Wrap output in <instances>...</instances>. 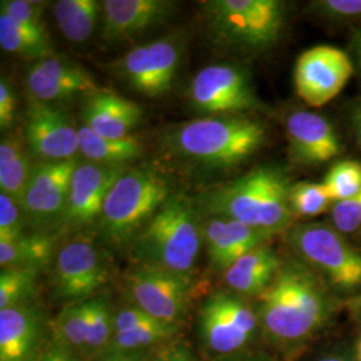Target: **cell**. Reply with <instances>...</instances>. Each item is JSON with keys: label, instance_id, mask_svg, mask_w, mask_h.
<instances>
[{"label": "cell", "instance_id": "cell-45", "mask_svg": "<svg viewBox=\"0 0 361 361\" xmlns=\"http://www.w3.org/2000/svg\"><path fill=\"white\" fill-rule=\"evenodd\" d=\"M217 361H269L265 360L264 357L259 356H241V355H235L231 357H225V359H219Z\"/></svg>", "mask_w": 361, "mask_h": 361}, {"label": "cell", "instance_id": "cell-12", "mask_svg": "<svg viewBox=\"0 0 361 361\" xmlns=\"http://www.w3.org/2000/svg\"><path fill=\"white\" fill-rule=\"evenodd\" d=\"M109 279V265L92 243L74 240L62 246L54 261L52 284L59 300L77 304L90 300Z\"/></svg>", "mask_w": 361, "mask_h": 361}, {"label": "cell", "instance_id": "cell-49", "mask_svg": "<svg viewBox=\"0 0 361 361\" xmlns=\"http://www.w3.org/2000/svg\"><path fill=\"white\" fill-rule=\"evenodd\" d=\"M360 233H361V231H360Z\"/></svg>", "mask_w": 361, "mask_h": 361}, {"label": "cell", "instance_id": "cell-36", "mask_svg": "<svg viewBox=\"0 0 361 361\" xmlns=\"http://www.w3.org/2000/svg\"><path fill=\"white\" fill-rule=\"evenodd\" d=\"M25 222L20 204L10 195L0 193V243H8L23 235Z\"/></svg>", "mask_w": 361, "mask_h": 361}, {"label": "cell", "instance_id": "cell-20", "mask_svg": "<svg viewBox=\"0 0 361 361\" xmlns=\"http://www.w3.org/2000/svg\"><path fill=\"white\" fill-rule=\"evenodd\" d=\"M202 233L209 261L216 271L222 273L246 253L265 245L273 237L240 221L225 217L207 219Z\"/></svg>", "mask_w": 361, "mask_h": 361}, {"label": "cell", "instance_id": "cell-11", "mask_svg": "<svg viewBox=\"0 0 361 361\" xmlns=\"http://www.w3.org/2000/svg\"><path fill=\"white\" fill-rule=\"evenodd\" d=\"M189 97L197 110L213 116L235 114L259 104L249 74L233 65L207 66L200 70L192 80Z\"/></svg>", "mask_w": 361, "mask_h": 361}, {"label": "cell", "instance_id": "cell-2", "mask_svg": "<svg viewBox=\"0 0 361 361\" xmlns=\"http://www.w3.org/2000/svg\"><path fill=\"white\" fill-rule=\"evenodd\" d=\"M290 188L281 169L259 166L204 194L195 202L210 217L235 219L274 235L293 226Z\"/></svg>", "mask_w": 361, "mask_h": 361}, {"label": "cell", "instance_id": "cell-19", "mask_svg": "<svg viewBox=\"0 0 361 361\" xmlns=\"http://www.w3.org/2000/svg\"><path fill=\"white\" fill-rule=\"evenodd\" d=\"M292 158L304 165L325 164L341 154L343 146L331 122L320 114L298 110L286 119Z\"/></svg>", "mask_w": 361, "mask_h": 361}, {"label": "cell", "instance_id": "cell-35", "mask_svg": "<svg viewBox=\"0 0 361 361\" xmlns=\"http://www.w3.org/2000/svg\"><path fill=\"white\" fill-rule=\"evenodd\" d=\"M47 3L31 0H1L0 13L8 16L16 25L40 37L50 38L44 23Z\"/></svg>", "mask_w": 361, "mask_h": 361}, {"label": "cell", "instance_id": "cell-32", "mask_svg": "<svg viewBox=\"0 0 361 361\" xmlns=\"http://www.w3.org/2000/svg\"><path fill=\"white\" fill-rule=\"evenodd\" d=\"M322 183L334 204L355 197L361 192V162H337L329 169Z\"/></svg>", "mask_w": 361, "mask_h": 361}, {"label": "cell", "instance_id": "cell-10", "mask_svg": "<svg viewBox=\"0 0 361 361\" xmlns=\"http://www.w3.org/2000/svg\"><path fill=\"white\" fill-rule=\"evenodd\" d=\"M192 277L147 264H137L126 274L133 305L162 323L180 325L192 302Z\"/></svg>", "mask_w": 361, "mask_h": 361}, {"label": "cell", "instance_id": "cell-21", "mask_svg": "<svg viewBox=\"0 0 361 361\" xmlns=\"http://www.w3.org/2000/svg\"><path fill=\"white\" fill-rule=\"evenodd\" d=\"M82 123L97 134L107 138L129 137L141 118L142 109L140 104L121 97L114 91H94L80 109Z\"/></svg>", "mask_w": 361, "mask_h": 361}, {"label": "cell", "instance_id": "cell-6", "mask_svg": "<svg viewBox=\"0 0 361 361\" xmlns=\"http://www.w3.org/2000/svg\"><path fill=\"white\" fill-rule=\"evenodd\" d=\"M204 10L217 43L247 51L271 47L286 19V4L280 0H210Z\"/></svg>", "mask_w": 361, "mask_h": 361}, {"label": "cell", "instance_id": "cell-26", "mask_svg": "<svg viewBox=\"0 0 361 361\" xmlns=\"http://www.w3.org/2000/svg\"><path fill=\"white\" fill-rule=\"evenodd\" d=\"M55 237L44 232L28 233L0 243V265L6 268H31L40 271L54 256Z\"/></svg>", "mask_w": 361, "mask_h": 361}, {"label": "cell", "instance_id": "cell-30", "mask_svg": "<svg viewBox=\"0 0 361 361\" xmlns=\"http://www.w3.org/2000/svg\"><path fill=\"white\" fill-rule=\"evenodd\" d=\"M0 46L6 52L37 62L54 55L51 38L40 37L0 13Z\"/></svg>", "mask_w": 361, "mask_h": 361}, {"label": "cell", "instance_id": "cell-7", "mask_svg": "<svg viewBox=\"0 0 361 361\" xmlns=\"http://www.w3.org/2000/svg\"><path fill=\"white\" fill-rule=\"evenodd\" d=\"M286 243L336 293L352 296L361 290V252L332 225L297 224L286 233Z\"/></svg>", "mask_w": 361, "mask_h": 361}, {"label": "cell", "instance_id": "cell-18", "mask_svg": "<svg viewBox=\"0 0 361 361\" xmlns=\"http://www.w3.org/2000/svg\"><path fill=\"white\" fill-rule=\"evenodd\" d=\"M176 8L169 0H104L101 38L109 43L125 42L166 22Z\"/></svg>", "mask_w": 361, "mask_h": 361}, {"label": "cell", "instance_id": "cell-39", "mask_svg": "<svg viewBox=\"0 0 361 361\" xmlns=\"http://www.w3.org/2000/svg\"><path fill=\"white\" fill-rule=\"evenodd\" d=\"M18 104L16 91L8 78L0 80V128L8 130L13 126L15 110Z\"/></svg>", "mask_w": 361, "mask_h": 361}, {"label": "cell", "instance_id": "cell-25", "mask_svg": "<svg viewBox=\"0 0 361 361\" xmlns=\"http://www.w3.org/2000/svg\"><path fill=\"white\" fill-rule=\"evenodd\" d=\"M78 133L79 152L87 162L107 166H125L129 161L138 158L142 152V145L133 135L119 140L107 138L97 134L83 123L78 126Z\"/></svg>", "mask_w": 361, "mask_h": 361}, {"label": "cell", "instance_id": "cell-44", "mask_svg": "<svg viewBox=\"0 0 361 361\" xmlns=\"http://www.w3.org/2000/svg\"><path fill=\"white\" fill-rule=\"evenodd\" d=\"M352 125H353V131H355L357 143H359V146L361 147V106H359V107L353 111Z\"/></svg>", "mask_w": 361, "mask_h": 361}, {"label": "cell", "instance_id": "cell-40", "mask_svg": "<svg viewBox=\"0 0 361 361\" xmlns=\"http://www.w3.org/2000/svg\"><path fill=\"white\" fill-rule=\"evenodd\" d=\"M152 361H197L193 352L183 343H171L158 350Z\"/></svg>", "mask_w": 361, "mask_h": 361}, {"label": "cell", "instance_id": "cell-42", "mask_svg": "<svg viewBox=\"0 0 361 361\" xmlns=\"http://www.w3.org/2000/svg\"><path fill=\"white\" fill-rule=\"evenodd\" d=\"M35 361H79L77 355L70 352L68 349L63 348L54 343L47 350L39 355L38 359Z\"/></svg>", "mask_w": 361, "mask_h": 361}, {"label": "cell", "instance_id": "cell-41", "mask_svg": "<svg viewBox=\"0 0 361 361\" xmlns=\"http://www.w3.org/2000/svg\"><path fill=\"white\" fill-rule=\"evenodd\" d=\"M314 361H359L356 356V349L353 347L340 345L331 349L319 356Z\"/></svg>", "mask_w": 361, "mask_h": 361}, {"label": "cell", "instance_id": "cell-5", "mask_svg": "<svg viewBox=\"0 0 361 361\" xmlns=\"http://www.w3.org/2000/svg\"><path fill=\"white\" fill-rule=\"evenodd\" d=\"M169 195L166 180L153 170L126 169L106 197L98 219L102 234L114 245L134 241Z\"/></svg>", "mask_w": 361, "mask_h": 361}, {"label": "cell", "instance_id": "cell-15", "mask_svg": "<svg viewBox=\"0 0 361 361\" xmlns=\"http://www.w3.org/2000/svg\"><path fill=\"white\" fill-rule=\"evenodd\" d=\"M77 159L35 164L20 207L25 219L35 228L63 221L66 204Z\"/></svg>", "mask_w": 361, "mask_h": 361}, {"label": "cell", "instance_id": "cell-16", "mask_svg": "<svg viewBox=\"0 0 361 361\" xmlns=\"http://www.w3.org/2000/svg\"><path fill=\"white\" fill-rule=\"evenodd\" d=\"M25 142L42 162L77 159L79 133L71 116L56 104H31L25 123Z\"/></svg>", "mask_w": 361, "mask_h": 361}, {"label": "cell", "instance_id": "cell-47", "mask_svg": "<svg viewBox=\"0 0 361 361\" xmlns=\"http://www.w3.org/2000/svg\"><path fill=\"white\" fill-rule=\"evenodd\" d=\"M353 310L356 312L357 317L361 320V292L360 295L353 300Z\"/></svg>", "mask_w": 361, "mask_h": 361}, {"label": "cell", "instance_id": "cell-29", "mask_svg": "<svg viewBox=\"0 0 361 361\" xmlns=\"http://www.w3.org/2000/svg\"><path fill=\"white\" fill-rule=\"evenodd\" d=\"M90 300L70 304L54 323L55 344L68 349L74 355H85L89 336Z\"/></svg>", "mask_w": 361, "mask_h": 361}, {"label": "cell", "instance_id": "cell-31", "mask_svg": "<svg viewBox=\"0 0 361 361\" xmlns=\"http://www.w3.org/2000/svg\"><path fill=\"white\" fill-rule=\"evenodd\" d=\"M114 316L107 298H90V319L89 336L85 356L102 357L109 353L114 337Z\"/></svg>", "mask_w": 361, "mask_h": 361}, {"label": "cell", "instance_id": "cell-34", "mask_svg": "<svg viewBox=\"0 0 361 361\" xmlns=\"http://www.w3.org/2000/svg\"><path fill=\"white\" fill-rule=\"evenodd\" d=\"M289 204L295 217H316L334 205L323 183L297 182L289 192Z\"/></svg>", "mask_w": 361, "mask_h": 361}, {"label": "cell", "instance_id": "cell-38", "mask_svg": "<svg viewBox=\"0 0 361 361\" xmlns=\"http://www.w3.org/2000/svg\"><path fill=\"white\" fill-rule=\"evenodd\" d=\"M314 13L329 20H360L361 0H319L312 3Z\"/></svg>", "mask_w": 361, "mask_h": 361}, {"label": "cell", "instance_id": "cell-8", "mask_svg": "<svg viewBox=\"0 0 361 361\" xmlns=\"http://www.w3.org/2000/svg\"><path fill=\"white\" fill-rule=\"evenodd\" d=\"M197 329L202 349L217 360L240 355L261 331L253 305L232 290L209 295L198 312Z\"/></svg>", "mask_w": 361, "mask_h": 361}, {"label": "cell", "instance_id": "cell-48", "mask_svg": "<svg viewBox=\"0 0 361 361\" xmlns=\"http://www.w3.org/2000/svg\"><path fill=\"white\" fill-rule=\"evenodd\" d=\"M355 349H356V356H357V360L361 361V337L360 340L357 341V344H356Z\"/></svg>", "mask_w": 361, "mask_h": 361}, {"label": "cell", "instance_id": "cell-4", "mask_svg": "<svg viewBox=\"0 0 361 361\" xmlns=\"http://www.w3.org/2000/svg\"><path fill=\"white\" fill-rule=\"evenodd\" d=\"M267 141V128L245 116L198 118L183 123L170 135L178 154L210 168H232L246 161Z\"/></svg>", "mask_w": 361, "mask_h": 361}, {"label": "cell", "instance_id": "cell-24", "mask_svg": "<svg viewBox=\"0 0 361 361\" xmlns=\"http://www.w3.org/2000/svg\"><path fill=\"white\" fill-rule=\"evenodd\" d=\"M26 142L16 135H6L0 142V190L19 204L35 164Z\"/></svg>", "mask_w": 361, "mask_h": 361}, {"label": "cell", "instance_id": "cell-46", "mask_svg": "<svg viewBox=\"0 0 361 361\" xmlns=\"http://www.w3.org/2000/svg\"><path fill=\"white\" fill-rule=\"evenodd\" d=\"M353 47H355V51L356 55L359 58V62L361 65V28L357 30V32L355 34V38H353Z\"/></svg>", "mask_w": 361, "mask_h": 361}, {"label": "cell", "instance_id": "cell-17", "mask_svg": "<svg viewBox=\"0 0 361 361\" xmlns=\"http://www.w3.org/2000/svg\"><path fill=\"white\" fill-rule=\"evenodd\" d=\"M125 171V166L78 162L66 204V224L83 226L99 219L107 194Z\"/></svg>", "mask_w": 361, "mask_h": 361}, {"label": "cell", "instance_id": "cell-1", "mask_svg": "<svg viewBox=\"0 0 361 361\" xmlns=\"http://www.w3.org/2000/svg\"><path fill=\"white\" fill-rule=\"evenodd\" d=\"M323 279L305 262H283L253 308L261 332L274 347L296 349L317 335L334 314Z\"/></svg>", "mask_w": 361, "mask_h": 361}, {"label": "cell", "instance_id": "cell-23", "mask_svg": "<svg viewBox=\"0 0 361 361\" xmlns=\"http://www.w3.org/2000/svg\"><path fill=\"white\" fill-rule=\"evenodd\" d=\"M283 265L271 246L261 245L237 259L224 273L229 290L243 297L259 296L276 277Z\"/></svg>", "mask_w": 361, "mask_h": 361}, {"label": "cell", "instance_id": "cell-37", "mask_svg": "<svg viewBox=\"0 0 361 361\" xmlns=\"http://www.w3.org/2000/svg\"><path fill=\"white\" fill-rule=\"evenodd\" d=\"M331 225L344 235L361 231V192L332 205Z\"/></svg>", "mask_w": 361, "mask_h": 361}, {"label": "cell", "instance_id": "cell-43", "mask_svg": "<svg viewBox=\"0 0 361 361\" xmlns=\"http://www.w3.org/2000/svg\"><path fill=\"white\" fill-rule=\"evenodd\" d=\"M98 361H152L142 353H116L110 352Z\"/></svg>", "mask_w": 361, "mask_h": 361}, {"label": "cell", "instance_id": "cell-28", "mask_svg": "<svg viewBox=\"0 0 361 361\" xmlns=\"http://www.w3.org/2000/svg\"><path fill=\"white\" fill-rule=\"evenodd\" d=\"M180 325L162 323L152 319L123 332H116L110 352L141 353L145 349L162 347L178 332Z\"/></svg>", "mask_w": 361, "mask_h": 361}, {"label": "cell", "instance_id": "cell-14", "mask_svg": "<svg viewBox=\"0 0 361 361\" xmlns=\"http://www.w3.org/2000/svg\"><path fill=\"white\" fill-rule=\"evenodd\" d=\"M25 87L31 104H49L89 97L98 90L95 78L86 67L58 54L39 59L27 68Z\"/></svg>", "mask_w": 361, "mask_h": 361}, {"label": "cell", "instance_id": "cell-27", "mask_svg": "<svg viewBox=\"0 0 361 361\" xmlns=\"http://www.w3.org/2000/svg\"><path fill=\"white\" fill-rule=\"evenodd\" d=\"M102 16L98 0H59L54 6V18L65 38L83 43L90 38Z\"/></svg>", "mask_w": 361, "mask_h": 361}, {"label": "cell", "instance_id": "cell-22", "mask_svg": "<svg viewBox=\"0 0 361 361\" xmlns=\"http://www.w3.org/2000/svg\"><path fill=\"white\" fill-rule=\"evenodd\" d=\"M43 334L42 314L28 302L0 310V361H35Z\"/></svg>", "mask_w": 361, "mask_h": 361}, {"label": "cell", "instance_id": "cell-13", "mask_svg": "<svg viewBox=\"0 0 361 361\" xmlns=\"http://www.w3.org/2000/svg\"><path fill=\"white\" fill-rule=\"evenodd\" d=\"M353 74L348 55L334 46H316L302 52L295 67L298 97L312 107L329 104Z\"/></svg>", "mask_w": 361, "mask_h": 361}, {"label": "cell", "instance_id": "cell-9", "mask_svg": "<svg viewBox=\"0 0 361 361\" xmlns=\"http://www.w3.org/2000/svg\"><path fill=\"white\" fill-rule=\"evenodd\" d=\"M183 55L180 37L170 35L134 47L110 65L111 73L149 98L166 94L177 77Z\"/></svg>", "mask_w": 361, "mask_h": 361}, {"label": "cell", "instance_id": "cell-3", "mask_svg": "<svg viewBox=\"0 0 361 361\" xmlns=\"http://www.w3.org/2000/svg\"><path fill=\"white\" fill-rule=\"evenodd\" d=\"M202 226L195 200L183 194H170L134 238V256L138 264L192 277L204 244Z\"/></svg>", "mask_w": 361, "mask_h": 361}, {"label": "cell", "instance_id": "cell-33", "mask_svg": "<svg viewBox=\"0 0 361 361\" xmlns=\"http://www.w3.org/2000/svg\"><path fill=\"white\" fill-rule=\"evenodd\" d=\"M38 269L6 268L0 273V310L25 304L32 295Z\"/></svg>", "mask_w": 361, "mask_h": 361}]
</instances>
